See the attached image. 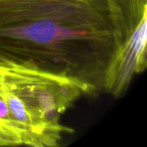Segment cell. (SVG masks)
<instances>
[{
	"label": "cell",
	"mask_w": 147,
	"mask_h": 147,
	"mask_svg": "<svg viewBox=\"0 0 147 147\" xmlns=\"http://www.w3.org/2000/svg\"><path fill=\"white\" fill-rule=\"evenodd\" d=\"M121 45L108 0H0V65L62 76L103 91Z\"/></svg>",
	"instance_id": "6da1fadb"
},
{
	"label": "cell",
	"mask_w": 147,
	"mask_h": 147,
	"mask_svg": "<svg viewBox=\"0 0 147 147\" xmlns=\"http://www.w3.org/2000/svg\"><path fill=\"white\" fill-rule=\"evenodd\" d=\"M3 88V66L0 65V90Z\"/></svg>",
	"instance_id": "8992f818"
},
{
	"label": "cell",
	"mask_w": 147,
	"mask_h": 147,
	"mask_svg": "<svg viewBox=\"0 0 147 147\" xmlns=\"http://www.w3.org/2000/svg\"><path fill=\"white\" fill-rule=\"evenodd\" d=\"M2 66L3 87L23 104L40 134L43 147L58 146L64 133L72 132L60 123V117L79 97L87 94L85 89L62 76L23 67Z\"/></svg>",
	"instance_id": "7a4b0ae2"
},
{
	"label": "cell",
	"mask_w": 147,
	"mask_h": 147,
	"mask_svg": "<svg viewBox=\"0 0 147 147\" xmlns=\"http://www.w3.org/2000/svg\"><path fill=\"white\" fill-rule=\"evenodd\" d=\"M108 3L116 20L122 44L147 15V0H108Z\"/></svg>",
	"instance_id": "277c9868"
},
{
	"label": "cell",
	"mask_w": 147,
	"mask_h": 147,
	"mask_svg": "<svg viewBox=\"0 0 147 147\" xmlns=\"http://www.w3.org/2000/svg\"><path fill=\"white\" fill-rule=\"evenodd\" d=\"M147 15L121 45L106 71L103 91L121 97L134 78L146 67Z\"/></svg>",
	"instance_id": "3957f363"
},
{
	"label": "cell",
	"mask_w": 147,
	"mask_h": 147,
	"mask_svg": "<svg viewBox=\"0 0 147 147\" xmlns=\"http://www.w3.org/2000/svg\"><path fill=\"white\" fill-rule=\"evenodd\" d=\"M23 146L20 130L13 120L6 99L0 90V146Z\"/></svg>",
	"instance_id": "5b68a950"
}]
</instances>
